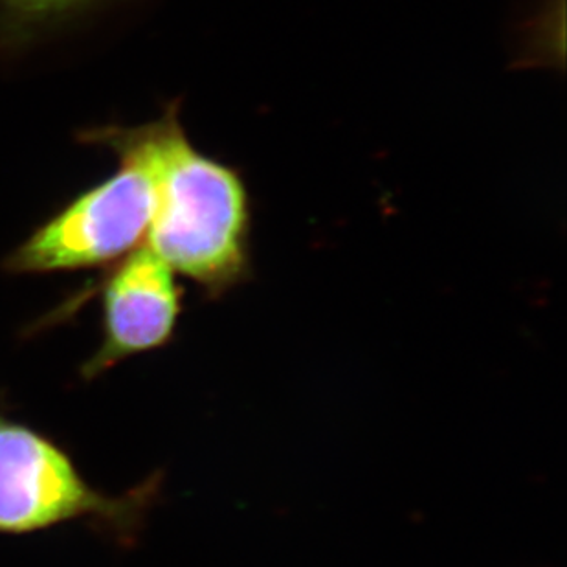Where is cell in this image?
<instances>
[{
    "label": "cell",
    "instance_id": "cell-1",
    "mask_svg": "<svg viewBox=\"0 0 567 567\" xmlns=\"http://www.w3.org/2000/svg\"><path fill=\"white\" fill-rule=\"evenodd\" d=\"M94 140L144 158L156 206L145 247L212 295L241 284L250 268L252 203L241 173L204 155L178 122L177 105L142 127H107Z\"/></svg>",
    "mask_w": 567,
    "mask_h": 567
},
{
    "label": "cell",
    "instance_id": "cell-2",
    "mask_svg": "<svg viewBox=\"0 0 567 567\" xmlns=\"http://www.w3.org/2000/svg\"><path fill=\"white\" fill-rule=\"evenodd\" d=\"M116 153L120 172L33 231L8 257L10 272L102 267L140 248L155 215V178L142 156L127 150Z\"/></svg>",
    "mask_w": 567,
    "mask_h": 567
},
{
    "label": "cell",
    "instance_id": "cell-3",
    "mask_svg": "<svg viewBox=\"0 0 567 567\" xmlns=\"http://www.w3.org/2000/svg\"><path fill=\"white\" fill-rule=\"evenodd\" d=\"M145 496L100 493L54 441L0 419V535H28L81 518L127 529Z\"/></svg>",
    "mask_w": 567,
    "mask_h": 567
},
{
    "label": "cell",
    "instance_id": "cell-4",
    "mask_svg": "<svg viewBox=\"0 0 567 567\" xmlns=\"http://www.w3.org/2000/svg\"><path fill=\"white\" fill-rule=\"evenodd\" d=\"M181 296L177 272L150 248L120 259L103 285V340L85 364L86 379L166 346L181 316Z\"/></svg>",
    "mask_w": 567,
    "mask_h": 567
},
{
    "label": "cell",
    "instance_id": "cell-5",
    "mask_svg": "<svg viewBox=\"0 0 567 567\" xmlns=\"http://www.w3.org/2000/svg\"><path fill=\"white\" fill-rule=\"evenodd\" d=\"M8 2L16 6L17 10L30 13V16H49V13L81 4L85 0H8Z\"/></svg>",
    "mask_w": 567,
    "mask_h": 567
}]
</instances>
